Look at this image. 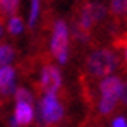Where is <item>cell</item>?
Returning <instances> with one entry per match:
<instances>
[{
	"mask_svg": "<svg viewBox=\"0 0 127 127\" xmlns=\"http://www.w3.org/2000/svg\"><path fill=\"white\" fill-rule=\"evenodd\" d=\"M15 99H17V104L22 102V104H30V105H32V100H33L32 94L27 89H19L15 92Z\"/></svg>",
	"mask_w": 127,
	"mask_h": 127,
	"instance_id": "obj_12",
	"label": "cell"
},
{
	"mask_svg": "<svg viewBox=\"0 0 127 127\" xmlns=\"http://www.w3.org/2000/svg\"><path fill=\"white\" fill-rule=\"evenodd\" d=\"M67 47H69V32L67 25L64 22H57L55 29H54V35H52V44L50 50L54 57H57L60 62L67 60Z\"/></svg>",
	"mask_w": 127,
	"mask_h": 127,
	"instance_id": "obj_3",
	"label": "cell"
},
{
	"mask_svg": "<svg viewBox=\"0 0 127 127\" xmlns=\"http://www.w3.org/2000/svg\"><path fill=\"white\" fill-rule=\"evenodd\" d=\"M13 75L15 70L10 65H3L0 69V92L2 94H8L13 87Z\"/></svg>",
	"mask_w": 127,
	"mask_h": 127,
	"instance_id": "obj_8",
	"label": "cell"
},
{
	"mask_svg": "<svg viewBox=\"0 0 127 127\" xmlns=\"http://www.w3.org/2000/svg\"><path fill=\"white\" fill-rule=\"evenodd\" d=\"M110 12H112V15H117V17L126 15L127 13V0H112Z\"/></svg>",
	"mask_w": 127,
	"mask_h": 127,
	"instance_id": "obj_11",
	"label": "cell"
},
{
	"mask_svg": "<svg viewBox=\"0 0 127 127\" xmlns=\"http://www.w3.org/2000/svg\"><path fill=\"white\" fill-rule=\"evenodd\" d=\"M22 29H24V22L19 17H12L10 22H8V30H10V33H20Z\"/></svg>",
	"mask_w": 127,
	"mask_h": 127,
	"instance_id": "obj_14",
	"label": "cell"
},
{
	"mask_svg": "<svg viewBox=\"0 0 127 127\" xmlns=\"http://www.w3.org/2000/svg\"><path fill=\"white\" fill-rule=\"evenodd\" d=\"M13 57V49L8 45H0V65L2 64H8V60Z\"/></svg>",
	"mask_w": 127,
	"mask_h": 127,
	"instance_id": "obj_13",
	"label": "cell"
},
{
	"mask_svg": "<svg viewBox=\"0 0 127 127\" xmlns=\"http://www.w3.org/2000/svg\"><path fill=\"white\" fill-rule=\"evenodd\" d=\"M17 5H19V0H0V17L15 13Z\"/></svg>",
	"mask_w": 127,
	"mask_h": 127,
	"instance_id": "obj_9",
	"label": "cell"
},
{
	"mask_svg": "<svg viewBox=\"0 0 127 127\" xmlns=\"http://www.w3.org/2000/svg\"><path fill=\"white\" fill-rule=\"evenodd\" d=\"M0 35H2V22H0Z\"/></svg>",
	"mask_w": 127,
	"mask_h": 127,
	"instance_id": "obj_18",
	"label": "cell"
},
{
	"mask_svg": "<svg viewBox=\"0 0 127 127\" xmlns=\"http://www.w3.org/2000/svg\"><path fill=\"white\" fill-rule=\"evenodd\" d=\"M119 97L122 99V102H124V104H127V84H126V85H122L121 95H119Z\"/></svg>",
	"mask_w": 127,
	"mask_h": 127,
	"instance_id": "obj_16",
	"label": "cell"
},
{
	"mask_svg": "<svg viewBox=\"0 0 127 127\" xmlns=\"http://www.w3.org/2000/svg\"><path fill=\"white\" fill-rule=\"evenodd\" d=\"M114 127H127V124H126V121H124L122 117H119V119L114 121Z\"/></svg>",
	"mask_w": 127,
	"mask_h": 127,
	"instance_id": "obj_17",
	"label": "cell"
},
{
	"mask_svg": "<svg viewBox=\"0 0 127 127\" xmlns=\"http://www.w3.org/2000/svg\"><path fill=\"white\" fill-rule=\"evenodd\" d=\"M62 84V77L57 67L54 65H45L42 70V77H40V87L47 95H55L60 89Z\"/></svg>",
	"mask_w": 127,
	"mask_h": 127,
	"instance_id": "obj_5",
	"label": "cell"
},
{
	"mask_svg": "<svg viewBox=\"0 0 127 127\" xmlns=\"http://www.w3.org/2000/svg\"><path fill=\"white\" fill-rule=\"evenodd\" d=\"M117 65V57L114 55V52L107 50H97L87 59V70L89 74L95 77H105L109 75Z\"/></svg>",
	"mask_w": 127,
	"mask_h": 127,
	"instance_id": "obj_1",
	"label": "cell"
},
{
	"mask_svg": "<svg viewBox=\"0 0 127 127\" xmlns=\"http://www.w3.org/2000/svg\"><path fill=\"white\" fill-rule=\"evenodd\" d=\"M126 60H127V50H126Z\"/></svg>",
	"mask_w": 127,
	"mask_h": 127,
	"instance_id": "obj_19",
	"label": "cell"
},
{
	"mask_svg": "<svg viewBox=\"0 0 127 127\" xmlns=\"http://www.w3.org/2000/svg\"><path fill=\"white\" fill-rule=\"evenodd\" d=\"M105 15V7L100 3H87L84 5L79 19V30H89L95 22L104 19Z\"/></svg>",
	"mask_w": 127,
	"mask_h": 127,
	"instance_id": "obj_4",
	"label": "cell"
},
{
	"mask_svg": "<svg viewBox=\"0 0 127 127\" xmlns=\"http://www.w3.org/2000/svg\"><path fill=\"white\" fill-rule=\"evenodd\" d=\"M33 121V109H32L30 104H17V109H15V117H13V124L17 126H29L30 122Z\"/></svg>",
	"mask_w": 127,
	"mask_h": 127,
	"instance_id": "obj_7",
	"label": "cell"
},
{
	"mask_svg": "<svg viewBox=\"0 0 127 127\" xmlns=\"http://www.w3.org/2000/svg\"><path fill=\"white\" fill-rule=\"evenodd\" d=\"M122 89V82L119 77H105L100 82V92L102 95H109V97H115L119 99Z\"/></svg>",
	"mask_w": 127,
	"mask_h": 127,
	"instance_id": "obj_6",
	"label": "cell"
},
{
	"mask_svg": "<svg viewBox=\"0 0 127 127\" xmlns=\"http://www.w3.org/2000/svg\"><path fill=\"white\" fill-rule=\"evenodd\" d=\"M38 13V0H32V12H30V25L35 24V19H37Z\"/></svg>",
	"mask_w": 127,
	"mask_h": 127,
	"instance_id": "obj_15",
	"label": "cell"
},
{
	"mask_svg": "<svg viewBox=\"0 0 127 127\" xmlns=\"http://www.w3.org/2000/svg\"><path fill=\"white\" fill-rule=\"evenodd\" d=\"M115 104H117V99H115V97L102 95L100 104H99V109H100L102 114H110V112H112V109L115 107Z\"/></svg>",
	"mask_w": 127,
	"mask_h": 127,
	"instance_id": "obj_10",
	"label": "cell"
},
{
	"mask_svg": "<svg viewBox=\"0 0 127 127\" xmlns=\"http://www.w3.org/2000/svg\"><path fill=\"white\" fill-rule=\"evenodd\" d=\"M64 117V109L59 104L55 95H45L40 105V119L45 126H55L62 121Z\"/></svg>",
	"mask_w": 127,
	"mask_h": 127,
	"instance_id": "obj_2",
	"label": "cell"
}]
</instances>
